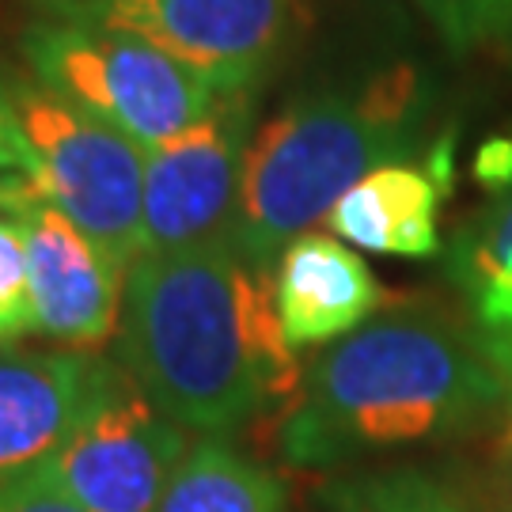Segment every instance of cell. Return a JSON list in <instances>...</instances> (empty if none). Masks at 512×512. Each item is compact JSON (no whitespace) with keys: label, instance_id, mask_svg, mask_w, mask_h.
<instances>
[{"label":"cell","instance_id":"6da1fadb","mask_svg":"<svg viewBox=\"0 0 512 512\" xmlns=\"http://www.w3.org/2000/svg\"><path fill=\"white\" fill-rule=\"evenodd\" d=\"M114 361L175 425L205 437L289 406L304 380L277 319L274 270L232 239L129 266Z\"/></svg>","mask_w":512,"mask_h":512},{"label":"cell","instance_id":"7a4b0ae2","mask_svg":"<svg viewBox=\"0 0 512 512\" xmlns=\"http://www.w3.org/2000/svg\"><path fill=\"white\" fill-rule=\"evenodd\" d=\"M512 403L478 334L421 311L372 319L308 368L277 429L281 459L327 471L353 459L456 440Z\"/></svg>","mask_w":512,"mask_h":512},{"label":"cell","instance_id":"3957f363","mask_svg":"<svg viewBox=\"0 0 512 512\" xmlns=\"http://www.w3.org/2000/svg\"><path fill=\"white\" fill-rule=\"evenodd\" d=\"M437 88L414 65L380 69L357 88L293 95L255 129L243 167L232 247L274 270L281 251L311 232L365 175L425 160Z\"/></svg>","mask_w":512,"mask_h":512},{"label":"cell","instance_id":"277c9868","mask_svg":"<svg viewBox=\"0 0 512 512\" xmlns=\"http://www.w3.org/2000/svg\"><path fill=\"white\" fill-rule=\"evenodd\" d=\"M19 54L38 84L122 129L145 152L198 126L220 95L148 38L92 19L38 12L19 31Z\"/></svg>","mask_w":512,"mask_h":512},{"label":"cell","instance_id":"5b68a950","mask_svg":"<svg viewBox=\"0 0 512 512\" xmlns=\"http://www.w3.org/2000/svg\"><path fill=\"white\" fill-rule=\"evenodd\" d=\"M12 95L38 156L35 190L42 202L73 220L129 274V266L145 255L148 152L35 76H12Z\"/></svg>","mask_w":512,"mask_h":512},{"label":"cell","instance_id":"8992f818","mask_svg":"<svg viewBox=\"0 0 512 512\" xmlns=\"http://www.w3.org/2000/svg\"><path fill=\"white\" fill-rule=\"evenodd\" d=\"M186 452L183 425L114 361L84 418L35 475L84 512H156Z\"/></svg>","mask_w":512,"mask_h":512},{"label":"cell","instance_id":"52a82bcc","mask_svg":"<svg viewBox=\"0 0 512 512\" xmlns=\"http://www.w3.org/2000/svg\"><path fill=\"white\" fill-rule=\"evenodd\" d=\"M35 8L133 31L217 92H258L296 23V0H35Z\"/></svg>","mask_w":512,"mask_h":512},{"label":"cell","instance_id":"ba28073f","mask_svg":"<svg viewBox=\"0 0 512 512\" xmlns=\"http://www.w3.org/2000/svg\"><path fill=\"white\" fill-rule=\"evenodd\" d=\"M255 95L220 92L213 110L145 164V255L232 239L243 167L255 141Z\"/></svg>","mask_w":512,"mask_h":512},{"label":"cell","instance_id":"9c48e42d","mask_svg":"<svg viewBox=\"0 0 512 512\" xmlns=\"http://www.w3.org/2000/svg\"><path fill=\"white\" fill-rule=\"evenodd\" d=\"M27 232L35 334L65 349H95L118 334L126 270L54 205L35 198L16 213Z\"/></svg>","mask_w":512,"mask_h":512},{"label":"cell","instance_id":"30bf717a","mask_svg":"<svg viewBox=\"0 0 512 512\" xmlns=\"http://www.w3.org/2000/svg\"><path fill=\"white\" fill-rule=\"evenodd\" d=\"M114 368L95 349L0 346V482L35 475L84 418Z\"/></svg>","mask_w":512,"mask_h":512},{"label":"cell","instance_id":"8fae6325","mask_svg":"<svg viewBox=\"0 0 512 512\" xmlns=\"http://www.w3.org/2000/svg\"><path fill=\"white\" fill-rule=\"evenodd\" d=\"M274 300L293 349L334 346L384 308V285L346 239L304 232L274 266Z\"/></svg>","mask_w":512,"mask_h":512},{"label":"cell","instance_id":"7c38bea8","mask_svg":"<svg viewBox=\"0 0 512 512\" xmlns=\"http://www.w3.org/2000/svg\"><path fill=\"white\" fill-rule=\"evenodd\" d=\"M440 137L425 160L387 164L365 175L330 209V236L372 255L433 258L440 255V198L452 186V148Z\"/></svg>","mask_w":512,"mask_h":512},{"label":"cell","instance_id":"4fadbf2b","mask_svg":"<svg viewBox=\"0 0 512 512\" xmlns=\"http://www.w3.org/2000/svg\"><path fill=\"white\" fill-rule=\"evenodd\" d=\"M156 512H289L281 478L224 437L190 444Z\"/></svg>","mask_w":512,"mask_h":512},{"label":"cell","instance_id":"5bb4252c","mask_svg":"<svg viewBox=\"0 0 512 512\" xmlns=\"http://www.w3.org/2000/svg\"><path fill=\"white\" fill-rule=\"evenodd\" d=\"M448 274L467 296L478 330L512 323V183L456 232L448 247Z\"/></svg>","mask_w":512,"mask_h":512},{"label":"cell","instance_id":"9a60e30c","mask_svg":"<svg viewBox=\"0 0 512 512\" xmlns=\"http://www.w3.org/2000/svg\"><path fill=\"white\" fill-rule=\"evenodd\" d=\"M323 512H471L448 486L421 471H376L327 486Z\"/></svg>","mask_w":512,"mask_h":512},{"label":"cell","instance_id":"2e32d148","mask_svg":"<svg viewBox=\"0 0 512 512\" xmlns=\"http://www.w3.org/2000/svg\"><path fill=\"white\" fill-rule=\"evenodd\" d=\"M414 4L456 54L512 46V0H414Z\"/></svg>","mask_w":512,"mask_h":512},{"label":"cell","instance_id":"e0dca14e","mask_svg":"<svg viewBox=\"0 0 512 512\" xmlns=\"http://www.w3.org/2000/svg\"><path fill=\"white\" fill-rule=\"evenodd\" d=\"M27 334H35L27 232L19 217H0V346H19Z\"/></svg>","mask_w":512,"mask_h":512},{"label":"cell","instance_id":"ac0fdd59","mask_svg":"<svg viewBox=\"0 0 512 512\" xmlns=\"http://www.w3.org/2000/svg\"><path fill=\"white\" fill-rule=\"evenodd\" d=\"M0 175H19L31 183L38 175V156L23 133V122H19L12 76H0Z\"/></svg>","mask_w":512,"mask_h":512},{"label":"cell","instance_id":"d6986e66","mask_svg":"<svg viewBox=\"0 0 512 512\" xmlns=\"http://www.w3.org/2000/svg\"><path fill=\"white\" fill-rule=\"evenodd\" d=\"M0 512H84L38 475L0 482Z\"/></svg>","mask_w":512,"mask_h":512},{"label":"cell","instance_id":"ffe728a7","mask_svg":"<svg viewBox=\"0 0 512 512\" xmlns=\"http://www.w3.org/2000/svg\"><path fill=\"white\" fill-rule=\"evenodd\" d=\"M478 346H482V353L490 357V365L501 372V380H505L512 391V323L478 330Z\"/></svg>","mask_w":512,"mask_h":512},{"label":"cell","instance_id":"44dd1931","mask_svg":"<svg viewBox=\"0 0 512 512\" xmlns=\"http://www.w3.org/2000/svg\"><path fill=\"white\" fill-rule=\"evenodd\" d=\"M35 198V183L31 179H19V175H0V209L16 217L23 205Z\"/></svg>","mask_w":512,"mask_h":512}]
</instances>
